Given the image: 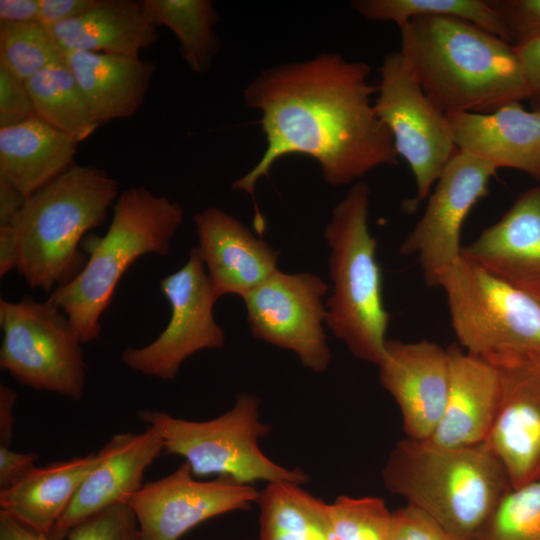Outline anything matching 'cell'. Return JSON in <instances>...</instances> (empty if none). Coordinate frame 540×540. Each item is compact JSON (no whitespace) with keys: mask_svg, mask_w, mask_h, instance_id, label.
Returning <instances> with one entry per match:
<instances>
[{"mask_svg":"<svg viewBox=\"0 0 540 540\" xmlns=\"http://www.w3.org/2000/svg\"><path fill=\"white\" fill-rule=\"evenodd\" d=\"M500 17L507 41L518 47L540 39V0H488Z\"/></svg>","mask_w":540,"mask_h":540,"instance_id":"cell-34","label":"cell"},{"mask_svg":"<svg viewBox=\"0 0 540 540\" xmlns=\"http://www.w3.org/2000/svg\"><path fill=\"white\" fill-rule=\"evenodd\" d=\"M103 456L101 448L85 456L34 467L18 483L0 491V510L36 529H54L82 481Z\"/></svg>","mask_w":540,"mask_h":540,"instance_id":"cell-25","label":"cell"},{"mask_svg":"<svg viewBox=\"0 0 540 540\" xmlns=\"http://www.w3.org/2000/svg\"><path fill=\"white\" fill-rule=\"evenodd\" d=\"M198 250L218 300L243 298L278 270L279 252L234 216L208 207L194 216Z\"/></svg>","mask_w":540,"mask_h":540,"instance_id":"cell-17","label":"cell"},{"mask_svg":"<svg viewBox=\"0 0 540 540\" xmlns=\"http://www.w3.org/2000/svg\"><path fill=\"white\" fill-rule=\"evenodd\" d=\"M370 66L340 53L280 64L261 71L245 87V104L260 113L266 148L255 166L232 188L254 202V226L265 230L255 188L281 158L298 154L315 160L323 180L347 185L383 165H396L398 154L372 97L378 87L369 80Z\"/></svg>","mask_w":540,"mask_h":540,"instance_id":"cell-1","label":"cell"},{"mask_svg":"<svg viewBox=\"0 0 540 540\" xmlns=\"http://www.w3.org/2000/svg\"><path fill=\"white\" fill-rule=\"evenodd\" d=\"M0 367L19 383L74 401L83 397L87 363L66 314L49 298L0 300Z\"/></svg>","mask_w":540,"mask_h":540,"instance_id":"cell-9","label":"cell"},{"mask_svg":"<svg viewBox=\"0 0 540 540\" xmlns=\"http://www.w3.org/2000/svg\"><path fill=\"white\" fill-rule=\"evenodd\" d=\"M37 117L24 82L0 65V128Z\"/></svg>","mask_w":540,"mask_h":540,"instance_id":"cell-36","label":"cell"},{"mask_svg":"<svg viewBox=\"0 0 540 540\" xmlns=\"http://www.w3.org/2000/svg\"><path fill=\"white\" fill-rule=\"evenodd\" d=\"M379 73L374 108L391 132L398 156L412 170L416 195L402 204L405 212L412 213L429 197L458 149L446 115L425 94L400 51L385 56Z\"/></svg>","mask_w":540,"mask_h":540,"instance_id":"cell-10","label":"cell"},{"mask_svg":"<svg viewBox=\"0 0 540 540\" xmlns=\"http://www.w3.org/2000/svg\"><path fill=\"white\" fill-rule=\"evenodd\" d=\"M160 289L171 308L166 328L150 344L124 349L121 360L145 376L173 380L196 352L222 348L225 333L214 318L217 299L197 247L181 268L161 280Z\"/></svg>","mask_w":540,"mask_h":540,"instance_id":"cell-12","label":"cell"},{"mask_svg":"<svg viewBox=\"0 0 540 540\" xmlns=\"http://www.w3.org/2000/svg\"><path fill=\"white\" fill-rule=\"evenodd\" d=\"M96 0H39V22L45 26L72 19L94 5Z\"/></svg>","mask_w":540,"mask_h":540,"instance_id":"cell-40","label":"cell"},{"mask_svg":"<svg viewBox=\"0 0 540 540\" xmlns=\"http://www.w3.org/2000/svg\"><path fill=\"white\" fill-rule=\"evenodd\" d=\"M328 290L316 274L278 269L242 298L253 337L294 352L314 373L324 372L331 361L324 330Z\"/></svg>","mask_w":540,"mask_h":540,"instance_id":"cell-11","label":"cell"},{"mask_svg":"<svg viewBox=\"0 0 540 540\" xmlns=\"http://www.w3.org/2000/svg\"><path fill=\"white\" fill-rule=\"evenodd\" d=\"M499 371L498 410L483 444L514 489L540 479V364Z\"/></svg>","mask_w":540,"mask_h":540,"instance_id":"cell-16","label":"cell"},{"mask_svg":"<svg viewBox=\"0 0 540 540\" xmlns=\"http://www.w3.org/2000/svg\"><path fill=\"white\" fill-rule=\"evenodd\" d=\"M386 488L446 530L475 540L502 497L508 477L484 444L447 447L406 437L382 470Z\"/></svg>","mask_w":540,"mask_h":540,"instance_id":"cell-3","label":"cell"},{"mask_svg":"<svg viewBox=\"0 0 540 540\" xmlns=\"http://www.w3.org/2000/svg\"><path fill=\"white\" fill-rule=\"evenodd\" d=\"M146 18L177 37L180 54L192 71L206 73L222 43L215 31L218 14L210 0H140Z\"/></svg>","mask_w":540,"mask_h":540,"instance_id":"cell-27","label":"cell"},{"mask_svg":"<svg viewBox=\"0 0 540 540\" xmlns=\"http://www.w3.org/2000/svg\"><path fill=\"white\" fill-rule=\"evenodd\" d=\"M259 495L252 485L227 477L199 480L183 462L169 475L144 484L127 504L142 540H179L204 521L249 509Z\"/></svg>","mask_w":540,"mask_h":540,"instance_id":"cell-14","label":"cell"},{"mask_svg":"<svg viewBox=\"0 0 540 540\" xmlns=\"http://www.w3.org/2000/svg\"><path fill=\"white\" fill-rule=\"evenodd\" d=\"M18 394L7 385L0 384V447H10L14 432V408Z\"/></svg>","mask_w":540,"mask_h":540,"instance_id":"cell-42","label":"cell"},{"mask_svg":"<svg viewBox=\"0 0 540 540\" xmlns=\"http://www.w3.org/2000/svg\"><path fill=\"white\" fill-rule=\"evenodd\" d=\"M259 540H335L329 504L287 481L260 492Z\"/></svg>","mask_w":540,"mask_h":540,"instance_id":"cell-26","label":"cell"},{"mask_svg":"<svg viewBox=\"0 0 540 540\" xmlns=\"http://www.w3.org/2000/svg\"><path fill=\"white\" fill-rule=\"evenodd\" d=\"M184 217L182 206L142 186L122 192L105 235H86L82 270L49 295L68 317L82 344L101 333L100 318L127 269L147 254L166 255Z\"/></svg>","mask_w":540,"mask_h":540,"instance_id":"cell-5","label":"cell"},{"mask_svg":"<svg viewBox=\"0 0 540 540\" xmlns=\"http://www.w3.org/2000/svg\"><path fill=\"white\" fill-rule=\"evenodd\" d=\"M66 535L56 527L49 531L36 529L0 510V540H65Z\"/></svg>","mask_w":540,"mask_h":540,"instance_id":"cell-39","label":"cell"},{"mask_svg":"<svg viewBox=\"0 0 540 540\" xmlns=\"http://www.w3.org/2000/svg\"><path fill=\"white\" fill-rule=\"evenodd\" d=\"M335 540H387L391 511L375 496H339L329 504Z\"/></svg>","mask_w":540,"mask_h":540,"instance_id":"cell-32","label":"cell"},{"mask_svg":"<svg viewBox=\"0 0 540 540\" xmlns=\"http://www.w3.org/2000/svg\"><path fill=\"white\" fill-rule=\"evenodd\" d=\"M445 115L458 150L497 169L520 170L540 183V111L514 102L488 114Z\"/></svg>","mask_w":540,"mask_h":540,"instance_id":"cell-20","label":"cell"},{"mask_svg":"<svg viewBox=\"0 0 540 540\" xmlns=\"http://www.w3.org/2000/svg\"><path fill=\"white\" fill-rule=\"evenodd\" d=\"M461 256L540 299V183L522 192Z\"/></svg>","mask_w":540,"mask_h":540,"instance_id":"cell-18","label":"cell"},{"mask_svg":"<svg viewBox=\"0 0 540 540\" xmlns=\"http://www.w3.org/2000/svg\"><path fill=\"white\" fill-rule=\"evenodd\" d=\"M64 60L100 125L132 116L142 105L156 66L140 57L66 52Z\"/></svg>","mask_w":540,"mask_h":540,"instance_id":"cell-23","label":"cell"},{"mask_svg":"<svg viewBox=\"0 0 540 540\" xmlns=\"http://www.w3.org/2000/svg\"><path fill=\"white\" fill-rule=\"evenodd\" d=\"M60 49L140 57L157 43V27L146 18L139 1L96 0L82 14L47 26Z\"/></svg>","mask_w":540,"mask_h":540,"instance_id":"cell-22","label":"cell"},{"mask_svg":"<svg viewBox=\"0 0 540 540\" xmlns=\"http://www.w3.org/2000/svg\"><path fill=\"white\" fill-rule=\"evenodd\" d=\"M399 30V51L444 114H488L528 99L521 61L504 39L449 16L415 17Z\"/></svg>","mask_w":540,"mask_h":540,"instance_id":"cell-2","label":"cell"},{"mask_svg":"<svg viewBox=\"0 0 540 540\" xmlns=\"http://www.w3.org/2000/svg\"><path fill=\"white\" fill-rule=\"evenodd\" d=\"M39 22V0H1L0 23L28 24Z\"/></svg>","mask_w":540,"mask_h":540,"instance_id":"cell-41","label":"cell"},{"mask_svg":"<svg viewBox=\"0 0 540 540\" xmlns=\"http://www.w3.org/2000/svg\"><path fill=\"white\" fill-rule=\"evenodd\" d=\"M475 540H540V479L510 489Z\"/></svg>","mask_w":540,"mask_h":540,"instance_id":"cell-31","label":"cell"},{"mask_svg":"<svg viewBox=\"0 0 540 540\" xmlns=\"http://www.w3.org/2000/svg\"><path fill=\"white\" fill-rule=\"evenodd\" d=\"M497 168L457 150L429 195L423 216L402 242V255H417L428 286L461 259L460 235L474 205L489 194Z\"/></svg>","mask_w":540,"mask_h":540,"instance_id":"cell-13","label":"cell"},{"mask_svg":"<svg viewBox=\"0 0 540 540\" xmlns=\"http://www.w3.org/2000/svg\"><path fill=\"white\" fill-rule=\"evenodd\" d=\"M437 286L465 352L498 370L540 364L539 298L462 257Z\"/></svg>","mask_w":540,"mask_h":540,"instance_id":"cell-7","label":"cell"},{"mask_svg":"<svg viewBox=\"0 0 540 540\" xmlns=\"http://www.w3.org/2000/svg\"><path fill=\"white\" fill-rule=\"evenodd\" d=\"M24 83L37 117L78 143L89 138L100 126L65 60L44 68Z\"/></svg>","mask_w":540,"mask_h":540,"instance_id":"cell-28","label":"cell"},{"mask_svg":"<svg viewBox=\"0 0 540 540\" xmlns=\"http://www.w3.org/2000/svg\"><path fill=\"white\" fill-rule=\"evenodd\" d=\"M449 387L439 424L429 439L447 447L483 444L500 400V371L453 344L447 348Z\"/></svg>","mask_w":540,"mask_h":540,"instance_id":"cell-21","label":"cell"},{"mask_svg":"<svg viewBox=\"0 0 540 540\" xmlns=\"http://www.w3.org/2000/svg\"><path fill=\"white\" fill-rule=\"evenodd\" d=\"M63 60L64 52L42 23H0V65L20 81Z\"/></svg>","mask_w":540,"mask_h":540,"instance_id":"cell-30","label":"cell"},{"mask_svg":"<svg viewBox=\"0 0 540 540\" xmlns=\"http://www.w3.org/2000/svg\"><path fill=\"white\" fill-rule=\"evenodd\" d=\"M528 86L532 110L540 111V39L515 47Z\"/></svg>","mask_w":540,"mask_h":540,"instance_id":"cell-38","label":"cell"},{"mask_svg":"<svg viewBox=\"0 0 540 540\" xmlns=\"http://www.w3.org/2000/svg\"><path fill=\"white\" fill-rule=\"evenodd\" d=\"M19 259L18 246L13 228L0 226V277L17 269Z\"/></svg>","mask_w":540,"mask_h":540,"instance_id":"cell-44","label":"cell"},{"mask_svg":"<svg viewBox=\"0 0 540 540\" xmlns=\"http://www.w3.org/2000/svg\"><path fill=\"white\" fill-rule=\"evenodd\" d=\"M351 6L369 21H390L399 28L415 17L459 18L507 41L502 21L488 0H356Z\"/></svg>","mask_w":540,"mask_h":540,"instance_id":"cell-29","label":"cell"},{"mask_svg":"<svg viewBox=\"0 0 540 540\" xmlns=\"http://www.w3.org/2000/svg\"><path fill=\"white\" fill-rule=\"evenodd\" d=\"M102 449V460L82 481L57 529L68 532L105 508L127 503L144 485V473L164 451V444L160 433L147 426L141 433L113 435Z\"/></svg>","mask_w":540,"mask_h":540,"instance_id":"cell-19","label":"cell"},{"mask_svg":"<svg viewBox=\"0 0 540 540\" xmlns=\"http://www.w3.org/2000/svg\"><path fill=\"white\" fill-rule=\"evenodd\" d=\"M387 540H469L453 534L422 511L407 505L391 513Z\"/></svg>","mask_w":540,"mask_h":540,"instance_id":"cell-35","label":"cell"},{"mask_svg":"<svg viewBox=\"0 0 540 540\" xmlns=\"http://www.w3.org/2000/svg\"><path fill=\"white\" fill-rule=\"evenodd\" d=\"M379 379L398 405L408 438L429 440L442 417L449 387L447 349L421 340L387 339Z\"/></svg>","mask_w":540,"mask_h":540,"instance_id":"cell-15","label":"cell"},{"mask_svg":"<svg viewBox=\"0 0 540 540\" xmlns=\"http://www.w3.org/2000/svg\"><path fill=\"white\" fill-rule=\"evenodd\" d=\"M369 201V186L362 180L354 183L325 227L332 282L325 301L326 326L356 358L378 365L389 314L383 304L377 240L368 225Z\"/></svg>","mask_w":540,"mask_h":540,"instance_id":"cell-6","label":"cell"},{"mask_svg":"<svg viewBox=\"0 0 540 540\" xmlns=\"http://www.w3.org/2000/svg\"><path fill=\"white\" fill-rule=\"evenodd\" d=\"M26 201L27 197L20 190L0 178V226L10 225Z\"/></svg>","mask_w":540,"mask_h":540,"instance_id":"cell-43","label":"cell"},{"mask_svg":"<svg viewBox=\"0 0 540 540\" xmlns=\"http://www.w3.org/2000/svg\"><path fill=\"white\" fill-rule=\"evenodd\" d=\"M65 540H142L134 512L117 503L70 528Z\"/></svg>","mask_w":540,"mask_h":540,"instance_id":"cell-33","label":"cell"},{"mask_svg":"<svg viewBox=\"0 0 540 540\" xmlns=\"http://www.w3.org/2000/svg\"><path fill=\"white\" fill-rule=\"evenodd\" d=\"M260 400L242 393L224 414L207 421H192L166 412L138 414L161 435L164 451L185 459L197 478L216 475L242 484L287 481L303 485L310 479L301 469H288L270 460L258 440L270 432L259 419Z\"/></svg>","mask_w":540,"mask_h":540,"instance_id":"cell-8","label":"cell"},{"mask_svg":"<svg viewBox=\"0 0 540 540\" xmlns=\"http://www.w3.org/2000/svg\"><path fill=\"white\" fill-rule=\"evenodd\" d=\"M77 145L38 117L0 128V178L28 198L74 165Z\"/></svg>","mask_w":540,"mask_h":540,"instance_id":"cell-24","label":"cell"},{"mask_svg":"<svg viewBox=\"0 0 540 540\" xmlns=\"http://www.w3.org/2000/svg\"><path fill=\"white\" fill-rule=\"evenodd\" d=\"M118 196V182L89 164L73 165L27 198L10 226L16 270L30 288L51 293L82 270L88 256L78 246L103 224Z\"/></svg>","mask_w":540,"mask_h":540,"instance_id":"cell-4","label":"cell"},{"mask_svg":"<svg viewBox=\"0 0 540 540\" xmlns=\"http://www.w3.org/2000/svg\"><path fill=\"white\" fill-rule=\"evenodd\" d=\"M39 454L20 453L10 447H0V491L22 480L34 467Z\"/></svg>","mask_w":540,"mask_h":540,"instance_id":"cell-37","label":"cell"}]
</instances>
